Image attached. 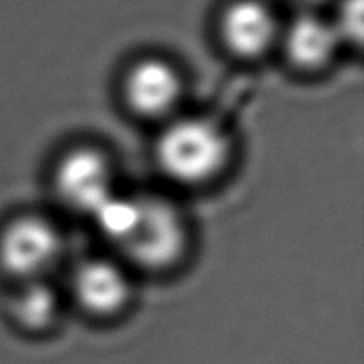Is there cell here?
Listing matches in <instances>:
<instances>
[{"instance_id": "5", "label": "cell", "mask_w": 364, "mask_h": 364, "mask_svg": "<svg viewBox=\"0 0 364 364\" xmlns=\"http://www.w3.org/2000/svg\"><path fill=\"white\" fill-rule=\"evenodd\" d=\"M124 100L142 117H166L183 95V78L173 63L160 57L137 60L123 82Z\"/></svg>"}, {"instance_id": "4", "label": "cell", "mask_w": 364, "mask_h": 364, "mask_svg": "<svg viewBox=\"0 0 364 364\" xmlns=\"http://www.w3.org/2000/svg\"><path fill=\"white\" fill-rule=\"evenodd\" d=\"M53 188L66 208L92 217L116 194L112 164L92 146L70 149L57 162Z\"/></svg>"}, {"instance_id": "3", "label": "cell", "mask_w": 364, "mask_h": 364, "mask_svg": "<svg viewBox=\"0 0 364 364\" xmlns=\"http://www.w3.org/2000/svg\"><path fill=\"white\" fill-rule=\"evenodd\" d=\"M63 252V233L43 215H20L0 231V269L21 283L46 279V274L59 265Z\"/></svg>"}, {"instance_id": "9", "label": "cell", "mask_w": 364, "mask_h": 364, "mask_svg": "<svg viewBox=\"0 0 364 364\" xmlns=\"http://www.w3.org/2000/svg\"><path fill=\"white\" fill-rule=\"evenodd\" d=\"M63 301L59 291L46 279L25 281L11 301L14 322L27 331H46L60 318Z\"/></svg>"}, {"instance_id": "6", "label": "cell", "mask_w": 364, "mask_h": 364, "mask_svg": "<svg viewBox=\"0 0 364 364\" xmlns=\"http://www.w3.org/2000/svg\"><path fill=\"white\" fill-rule=\"evenodd\" d=\"M70 290L77 304L96 316L116 315L132 297L128 274L107 258L82 259L71 272Z\"/></svg>"}, {"instance_id": "8", "label": "cell", "mask_w": 364, "mask_h": 364, "mask_svg": "<svg viewBox=\"0 0 364 364\" xmlns=\"http://www.w3.org/2000/svg\"><path fill=\"white\" fill-rule=\"evenodd\" d=\"M279 39L288 60L304 71L322 70L343 45L333 21L313 14L295 18Z\"/></svg>"}, {"instance_id": "10", "label": "cell", "mask_w": 364, "mask_h": 364, "mask_svg": "<svg viewBox=\"0 0 364 364\" xmlns=\"http://www.w3.org/2000/svg\"><path fill=\"white\" fill-rule=\"evenodd\" d=\"M343 43H359L363 38V0H347L333 21Z\"/></svg>"}, {"instance_id": "2", "label": "cell", "mask_w": 364, "mask_h": 364, "mask_svg": "<svg viewBox=\"0 0 364 364\" xmlns=\"http://www.w3.org/2000/svg\"><path fill=\"white\" fill-rule=\"evenodd\" d=\"M187 244L188 230L180 208L159 196H135L134 217L116 247L139 269L164 270L180 262Z\"/></svg>"}, {"instance_id": "7", "label": "cell", "mask_w": 364, "mask_h": 364, "mask_svg": "<svg viewBox=\"0 0 364 364\" xmlns=\"http://www.w3.org/2000/svg\"><path fill=\"white\" fill-rule=\"evenodd\" d=\"M220 36L231 53L258 59L281 38L272 7L263 0H235L220 18Z\"/></svg>"}, {"instance_id": "1", "label": "cell", "mask_w": 364, "mask_h": 364, "mask_svg": "<svg viewBox=\"0 0 364 364\" xmlns=\"http://www.w3.org/2000/svg\"><path fill=\"white\" fill-rule=\"evenodd\" d=\"M230 156V137L208 117L171 121L155 144V159L162 173L181 185L208 183L223 173Z\"/></svg>"}]
</instances>
